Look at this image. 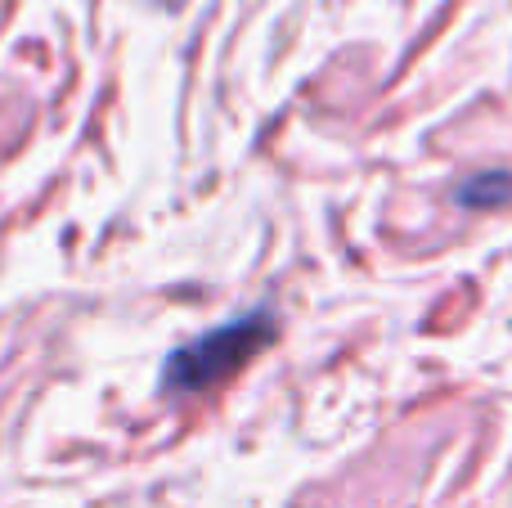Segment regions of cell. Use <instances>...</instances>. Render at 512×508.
<instances>
[{
    "label": "cell",
    "mask_w": 512,
    "mask_h": 508,
    "mask_svg": "<svg viewBox=\"0 0 512 508\" xmlns=\"http://www.w3.org/2000/svg\"><path fill=\"white\" fill-rule=\"evenodd\" d=\"M454 203L472 207V212H490V207L512 203V171H477L454 189Z\"/></svg>",
    "instance_id": "7a4b0ae2"
},
{
    "label": "cell",
    "mask_w": 512,
    "mask_h": 508,
    "mask_svg": "<svg viewBox=\"0 0 512 508\" xmlns=\"http://www.w3.org/2000/svg\"><path fill=\"white\" fill-rule=\"evenodd\" d=\"M279 311L274 306H256L225 324H212L207 333L180 342L167 360H162V392L167 396H203L212 387L230 383L234 374H243V365H252L261 351L274 347L279 338Z\"/></svg>",
    "instance_id": "6da1fadb"
}]
</instances>
